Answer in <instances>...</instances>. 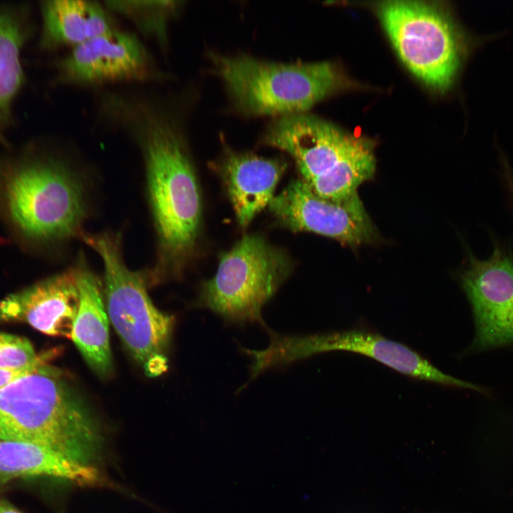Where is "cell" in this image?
Segmentation results:
<instances>
[{
	"mask_svg": "<svg viewBox=\"0 0 513 513\" xmlns=\"http://www.w3.org/2000/svg\"><path fill=\"white\" fill-rule=\"evenodd\" d=\"M98 121L101 128L129 138L143 160L157 238L156 259L146 272L147 281L177 276L195 247L202 205L172 96L147 86L113 90L100 106Z\"/></svg>",
	"mask_w": 513,
	"mask_h": 513,
	"instance_id": "cell-1",
	"label": "cell"
},
{
	"mask_svg": "<svg viewBox=\"0 0 513 513\" xmlns=\"http://www.w3.org/2000/svg\"><path fill=\"white\" fill-rule=\"evenodd\" d=\"M0 211L25 242L49 245L84 232L86 190L62 157L33 145L0 160Z\"/></svg>",
	"mask_w": 513,
	"mask_h": 513,
	"instance_id": "cell-2",
	"label": "cell"
},
{
	"mask_svg": "<svg viewBox=\"0 0 513 513\" xmlns=\"http://www.w3.org/2000/svg\"><path fill=\"white\" fill-rule=\"evenodd\" d=\"M0 440L39 445L93 465L103 438L88 406L46 366L0 389Z\"/></svg>",
	"mask_w": 513,
	"mask_h": 513,
	"instance_id": "cell-3",
	"label": "cell"
},
{
	"mask_svg": "<svg viewBox=\"0 0 513 513\" xmlns=\"http://www.w3.org/2000/svg\"><path fill=\"white\" fill-rule=\"evenodd\" d=\"M102 260L106 311L121 341L147 375L155 377L167 369L166 351L175 318L152 302L145 272L126 265L118 234L103 232L80 237Z\"/></svg>",
	"mask_w": 513,
	"mask_h": 513,
	"instance_id": "cell-4",
	"label": "cell"
},
{
	"mask_svg": "<svg viewBox=\"0 0 513 513\" xmlns=\"http://www.w3.org/2000/svg\"><path fill=\"white\" fill-rule=\"evenodd\" d=\"M210 57L234 103L248 114L301 113L344 84L339 70L329 62L285 64L247 56Z\"/></svg>",
	"mask_w": 513,
	"mask_h": 513,
	"instance_id": "cell-5",
	"label": "cell"
},
{
	"mask_svg": "<svg viewBox=\"0 0 513 513\" xmlns=\"http://www.w3.org/2000/svg\"><path fill=\"white\" fill-rule=\"evenodd\" d=\"M399 58L427 86L445 91L454 83L465 52L462 33L444 8L420 1H385L376 6Z\"/></svg>",
	"mask_w": 513,
	"mask_h": 513,
	"instance_id": "cell-6",
	"label": "cell"
},
{
	"mask_svg": "<svg viewBox=\"0 0 513 513\" xmlns=\"http://www.w3.org/2000/svg\"><path fill=\"white\" fill-rule=\"evenodd\" d=\"M291 271L285 253L261 236L247 234L219 257L215 275L204 281L196 302L226 322H257L269 332L261 316L264 305Z\"/></svg>",
	"mask_w": 513,
	"mask_h": 513,
	"instance_id": "cell-7",
	"label": "cell"
},
{
	"mask_svg": "<svg viewBox=\"0 0 513 513\" xmlns=\"http://www.w3.org/2000/svg\"><path fill=\"white\" fill-rule=\"evenodd\" d=\"M267 348L255 355L263 370L333 351L362 354L408 377L438 385L482 392L480 386L442 372L417 351L401 343L366 330L353 329L307 336L273 332Z\"/></svg>",
	"mask_w": 513,
	"mask_h": 513,
	"instance_id": "cell-8",
	"label": "cell"
},
{
	"mask_svg": "<svg viewBox=\"0 0 513 513\" xmlns=\"http://www.w3.org/2000/svg\"><path fill=\"white\" fill-rule=\"evenodd\" d=\"M54 86L90 88L160 86L172 80L136 33L118 28L90 39L54 62Z\"/></svg>",
	"mask_w": 513,
	"mask_h": 513,
	"instance_id": "cell-9",
	"label": "cell"
},
{
	"mask_svg": "<svg viewBox=\"0 0 513 513\" xmlns=\"http://www.w3.org/2000/svg\"><path fill=\"white\" fill-rule=\"evenodd\" d=\"M269 209L284 226L295 232H310L352 247L376 239L375 228L358 192L332 201L316 195L302 180L291 182L274 196Z\"/></svg>",
	"mask_w": 513,
	"mask_h": 513,
	"instance_id": "cell-10",
	"label": "cell"
},
{
	"mask_svg": "<svg viewBox=\"0 0 513 513\" xmlns=\"http://www.w3.org/2000/svg\"><path fill=\"white\" fill-rule=\"evenodd\" d=\"M480 351L513 344V257L498 244L484 259L471 256L461 276Z\"/></svg>",
	"mask_w": 513,
	"mask_h": 513,
	"instance_id": "cell-11",
	"label": "cell"
},
{
	"mask_svg": "<svg viewBox=\"0 0 513 513\" xmlns=\"http://www.w3.org/2000/svg\"><path fill=\"white\" fill-rule=\"evenodd\" d=\"M79 305L73 267L4 298L0 320L24 321L44 334L71 338Z\"/></svg>",
	"mask_w": 513,
	"mask_h": 513,
	"instance_id": "cell-12",
	"label": "cell"
},
{
	"mask_svg": "<svg viewBox=\"0 0 513 513\" xmlns=\"http://www.w3.org/2000/svg\"><path fill=\"white\" fill-rule=\"evenodd\" d=\"M286 166L279 159L227 151L221 165L222 173L241 227H247L269 204Z\"/></svg>",
	"mask_w": 513,
	"mask_h": 513,
	"instance_id": "cell-13",
	"label": "cell"
},
{
	"mask_svg": "<svg viewBox=\"0 0 513 513\" xmlns=\"http://www.w3.org/2000/svg\"><path fill=\"white\" fill-rule=\"evenodd\" d=\"M38 46L46 51L76 47L118 28L103 2L92 0L41 1Z\"/></svg>",
	"mask_w": 513,
	"mask_h": 513,
	"instance_id": "cell-14",
	"label": "cell"
},
{
	"mask_svg": "<svg viewBox=\"0 0 513 513\" xmlns=\"http://www.w3.org/2000/svg\"><path fill=\"white\" fill-rule=\"evenodd\" d=\"M74 269L80 305L71 339L91 369L108 376L113 370V360L102 284L83 258H79Z\"/></svg>",
	"mask_w": 513,
	"mask_h": 513,
	"instance_id": "cell-15",
	"label": "cell"
},
{
	"mask_svg": "<svg viewBox=\"0 0 513 513\" xmlns=\"http://www.w3.org/2000/svg\"><path fill=\"white\" fill-rule=\"evenodd\" d=\"M34 30L30 6L0 3V143L6 146L14 103L25 81L21 51Z\"/></svg>",
	"mask_w": 513,
	"mask_h": 513,
	"instance_id": "cell-16",
	"label": "cell"
},
{
	"mask_svg": "<svg viewBox=\"0 0 513 513\" xmlns=\"http://www.w3.org/2000/svg\"><path fill=\"white\" fill-rule=\"evenodd\" d=\"M40 476L84 486L109 484L94 465L73 461L39 445L0 440V486L13 480Z\"/></svg>",
	"mask_w": 513,
	"mask_h": 513,
	"instance_id": "cell-17",
	"label": "cell"
},
{
	"mask_svg": "<svg viewBox=\"0 0 513 513\" xmlns=\"http://www.w3.org/2000/svg\"><path fill=\"white\" fill-rule=\"evenodd\" d=\"M113 14L129 21L142 36L152 41L165 56L170 49V27L182 1L178 0L103 1Z\"/></svg>",
	"mask_w": 513,
	"mask_h": 513,
	"instance_id": "cell-18",
	"label": "cell"
},
{
	"mask_svg": "<svg viewBox=\"0 0 513 513\" xmlns=\"http://www.w3.org/2000/svg\"><path fill=\"white\" fill-rule=\"evenodd\" d=\"M26 338L0 332V368H21L44 363Z\"/></svg>",
	"mask_w": 513,
	"mask_h": 513,
	"instance_id": "cell-19",
	"label": "cell"
},
{
	"mask_svg": "<svg viewBox=\"0 0 513 513\" xmlns=\"http://www.w3.org/2000/svg\"><path fill=\"white\" fill-rule=\"evenodd\" d=\"M45 366V363H41L21 368H0V389L9 385L22 378L41 370Z\"/></svg>",
	"mask_w": 513,
	"mask_h": 513,
	"instance_id": "cell-20",
	"label": "cell"
},
{
	"mask_svg": "<svg viewBox=\"0 0 513 513\" xmlns=\"http://www.w3.org/2000/svg\"><path fill=\"white\" fill-rule=\"evenodd\" d=\"M500 175L513 204V167L504 157L501 158Z\"/></svg>",
	"mask_w": 513,
	"mask_h": 513,
	"instance_id": "cell-21",
	"label": "cell"
},
{
	"mask_svg": "<svg viewBox=\"0 0 513 513\" xmlns=\"http://www.w3.org/2000/svg\"><path fill=\"white\" fill-rule=\"evenodd\" d=\"M0 513H23V512L19 511L18 509H16L15 507H14L12 504L9 503L6 500L0 499Z\"/></svg>",
	"mask_w": 513,
	"mask_h": 513,
	"instance_id": "cell-22",
	"label": "cell"
}]
</instances>
